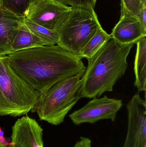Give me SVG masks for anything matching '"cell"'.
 Listing matches in <instances>:
<instances>
[{"label":"cell","instance_id":"1","mask_svg":"<svg viewBox=\"0 0 146 147\" xmlns=\"http://www.w3.org/2000/svg\"><path fill=\"white\" fill-rule=\"evenodd\" d=\"M7 56L15 72L40 95L63 79L84 74L86 69L82 59L57 45L26 49Z\"/></svg>","mask_w":146,"mask_h":147},{"label":"cell","instance_id":"2","mask_svg":"<svg viewBox=\"0 0 146 147\" xmlns=\"http://www.w3.org/2000/svg\"><path fill=\"white\" fill-rule=\"evenodd\" d=\"M134 44L122 45L111 39L91 58L82 78V98L100 97L113 91V86L125 74L127 58Z\"/></svg>","mask_w":146,"mask_h":147},{"label":"cell","instance_id":"3","mask_svg":"<svg viewBox=\"0 0 146 147\" xmlns=\"http://www.w3.org/2000/svg\"><path fill=\"white\" fill-rule=\"evenodd\" d=\"M79 74L63 79L40 94L31 110L41 121L53 125L64 121L66 115L82 98V78Z\"/></svg>","mask_w":146,"mask_h":147},{"label":"cell","instance_id":"4","mask_svg":"<svg viewBox=\"0 0 146 147\" xmlns=\"http://www.w3.org/2000/svg\"><path fill=\"white\" fill-rule=\"evenodd\" d=\"M39 95L13 69L7 56L0 55V116L26 115Z\"/></svg>","mask_w":146,"mask_h":147},{"label":"cell","instance_id":"5","mask_svg":"<svg viewBox=\"0 0 146 147\" xmlns=\"http://www.w3.org/2000/svg\"><path fill=\"white\" fill-rule=\"evenodd\" d=\"M101 27L93 9L72 8L57 31V45L79 57L81 49Z\"/></svg>","mask_w":146,"mask_h":147},{"label":"cell","instance_id":"6","mask_svg":"<svg viewBox=\"0 0 146 147\" xmlns=\"http://www.w3.org/2000/svg\"><path fill=\"white\" fill-rule=\"evenodd\" d=\"M71 8L55 0H37L29 4L24 16L37 25L57 32Z\"/></svg>","mask_w":146,"mask_h":147},{"label":"cell","instance_id":"7","mask_svg":"<svg viewBox=\"0 0 146 147\" xmlns=\"http://www.w3.org/2000/svg\"><path fill=\"white\" fill-rule=\"evenodd\" d=\"M123 105L121 100L109 98L106 95L101 98L94 97L84 107L69 115V117L76 125L95 123L106 119L114 122Z\"/></svg>","mask_w":146,"mask_h":147},{"label":"cell","instance_id":"8","mask_svg":"<svg viewBox=\"0 0 146 147\" xmlns=\"http://www.w3.org/2000/svg\"><path fill=\"white\" fill-rule=\"evenodd\" d=\"M127 136L122 147H146V102L136 93L126 105Z\"/></svg>","mask_w":146,"mask_h":147},{"label":"cell","instance_id":"9","mask_svg":"<svg viewBox=\"0 0 146 147\" xmlns=\"http://www.w3.org/2000/svg\"><path fill=\"white\" fill-rule=\"evenodd\" d=\"M43 129L37 121L29 117L18 119L12 127L11 141L8 147H43Z\"/></svg>","mask_w":146,"mask_h":147},{"label":"cell","instance_id":"10","mask_svg":"<svg viewBox=\"0 0 146 147\" xmlns=\"http://www.w3.org/2000/svg\"><path fill=\"white\" fill-rule=\"evenodd\" d=\"M110 34L112 39L122 45H135L146 37L138 18L126 13H121L120 20Z\"/></svg>","mask_w":146,"mask_h":147},{"label":"cell","instance_id":"11","mask_svg":"<svg viewBox=\"0 0 146 147\" xmlns=\"http://www.w3.org/2000/svg\"><path fill=\"white\" fill-rule=\"evenodd\" d=\"M25 17L0 6V55L11 53L13 40Z\"/></svg>","mask_w":146,"mask_h":147},{"label":"cell","instance_id":"12","mask_svg":"<svg viewBox=\"0 0 146 147\" xmlns=\"http://www.w3.org/2000/svg\"><path fill=\"white\" fill-rule=\"evenodd\" d=\"M137 50L134 63L135 81L134 86L138 92L146 90V37L137 43Z\"/></svg>","mask_w":146,"mask_h":147},{"label":"cell","instance_id":"13","mask_svg":"<svg viewBox=\"0 0 146 147\" xmlns=\"http://www.w3.org/2000/svg\"><path fill=\"white\" fill-rule=\"evenodd\" d=\"M44 46H46L45 43L32 33L24 23L20 28L13 40L10 52Z\"/></svg>","mask_w":146,"mask_h":147},{"label":"cell","instance_id":"14","mask_svg":"<svg viewBox=\"0 0 146 147\" xmlns=\"http://www.w3.org/2000/svg\"><path fill=\"white\" fill-rule=\"evenodd\" d=\"M111 39V34H108L101 27L81 49L79 57L87 60L90 59Z\"/></svg>","mask_w":146,"mask_h":147},{"label":"cell","instance_id":"15","mask_svg":"<svg viewBox=\"0 0 146 147\" xmlns=\"http://www.w3.org/2000/svg\"><path fill=\"white\" fill-rule=\"evenodd\" d=\"M24 24L32 33L43 40L46 45H55L59 41V34L56 31L49 30L25 18Z\"/></svg>","mask_w":146,"mask_h":147},{"label":"cell","instance_id":"16","mask_svg":"<svg viewBox=\"0 0 146 147\" xmlns=\"http://www.w3.org/2000/svg\"><path fill=\"white\" fill-rule=\"evenodd\" d=\"M121 13H126L138 18L146 0H121Z\"/></svg>","mask_w":146,"mask_h":147},{"label":"cell","instance_id":"17","mask_svg":"<svg viewBox=\"0 0 146 147\" xmlns=\"http://www.w3.org/2000/svg\"><path fill=\"white\" fill-rule=\"evenodd\" d=\"M30 0H0V6L19 15L24 16Z\"/></svg>","mask_w":146,"mask_h":147},{"label":"cell","instance_id":"18","mask_svg":"<svg viewBox=\"0 0 146 147\" xmlns=\"http://www.w3.org/2000/svg\"><path fill=\"white\" fill-rule=\"evenodd\" d=\"M72 8H84L94 9L97 0H55Z\"/></svg>","mask_w":146,"mask_h":147},{"label":"cell","instance_id":"19","mask_svg":"<svg viewBox=\"0 0 146 147\" xmlns=\"http://www.w3.org/2000/svg\"><path fill=\"white\" fill-rule=\"evenodd\" d=\"M137 17L143 30L146 32V5L144 6Z\"/></svg>","mask_w":146,"mask_h":147},{"label":"cell","instance_id":"20","mask_svg":"<svg viewBox=\"0 0 146 147\" xmlns=\"http://www.w3.org/2000/svg\"><path fill=\"white\" fill-rule=\"evenodd\" d=\"M73 147H91V141L89 138L81 137Z\"/></svg>","mask_w":146,"mask_h":147},{"label":"cell","instance_id":"21","mask_svg":"<svg viewBox=\"0 0 146 147\" xmlns=\"http://www.w3.org/2000/svg\"><path fill=\"white\" fill-rule=\"evenodd\" d=\"M3 136H4V133H3V131L2 130L1 127H0V138Z\"/></svg>","mask_w":146,"mask_h":147},{"label":"cell","instance_id":"22","mask_svg":"<svg viewBox=\"0 0 146 147\" xmlns=\"http://www.w3.org/2000/svg\"><path fill=\"white\" fill-rule=\"evenodd\" d=\"M0 147H8V146H3V145L2 144H1V143H0Z\"/></svg>","mask_w":146,"mask_h":147},{"label":"cell","instance_id":"23","mask_svg":"<svg viewBox=\"0 0 146 147\" xmlns=\"http://www.w3.org/2000/svg\"><path fill=\"white\" fill-rule=\"evenodd\" d=\"M37 1V0H30V3H31L32 2H33L34 1Z\"/></svg>","mask_w":146,"mask_h":147}]
</instances>
